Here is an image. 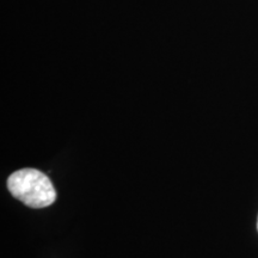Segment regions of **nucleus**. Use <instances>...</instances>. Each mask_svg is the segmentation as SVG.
Segmentation results:
<instances>
[{
  "mask_svg": "<svg viewBox=\"0 0 258 258\" xmlns=\"http://www.w3.org/2000/svg\"><path fill=\"white\" fill-rule=\"evenodd\" d=\"M11 195L30 208H44L53 205L56 191L49 177L36 169H22L8 178Z\"/></svg>",
  "mask_w": 258,
  "mask_h": 258,
  "instance_id": "f257e3e1",
  "label": "nucleus"
},
{
  "mask_svg": "<svg viewBox=\"0 0 258 258\" xmlns=\"http://www.w3.org/2000/svg\"><path fill=\"white\" fill-rule=\"evenodd\" d=\"M257 228H258V222H257Z\"/></svg>",
  "mask_w": 258,
  "mask_h": 258,
  "instance_id": "f03ea898",
  "label": "nucleus"
}]
</instances>
